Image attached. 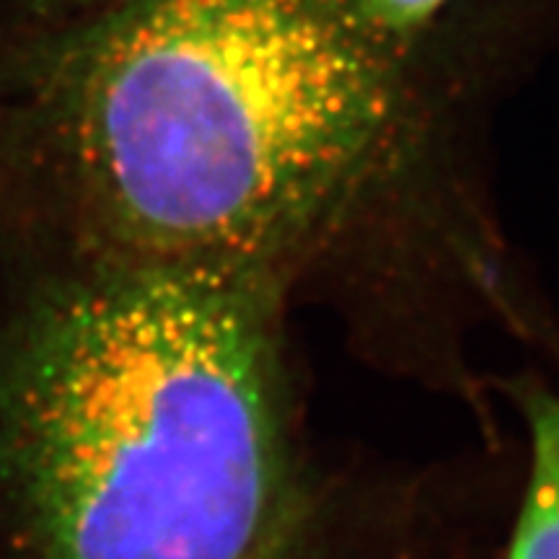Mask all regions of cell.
Instances as JSON below:
<instances>
[{
	"label": "cell",
	"mask_w": 559,
	"mask_h": 559,
	"mask_svg": "<svg viewBox=\"0 0 559 559\" xmlns=\"http://www.w3.org/2000/svg\"><path fill=\"white\" fill-rule=\"evenodd\" d=\"M47 151L104 260L275 272L402 120L330 0H128L50 81Z\"/></svg>",
	"instance_id": "2"
},
{
	"label": "cell",
	"mask_w": 559,
	"mask_h": 559,
	"mask_svg": "<svg viewBox=\"0 0 559 559\" xmlns=\"http://www.w3.org/2000/svg\"><path fill=\"white\" fill-rule=\"evenodd\" d=\"M528 481L510 536L508 559H559V400L531 394Z\"/></svg>",
	"instance_id": "3"
},
{
	"label": "cell",
	"mask_w": 559,
	"mask_h": 559,
	"mask_svg": "<svg viewBox=\"0 0 559 559\" xmlns=\"http://www.w3.org/2000/svg\"><path fill=\"white\" fill-rule=\"evenodd\" d=\"M288 466L275 272L104 260L0 345L16 559H272Z\"/></svg>",
	"instance_id": "1"
},
{
	"label": "cell",
	"mask_w": 559,
	"mask_h": 559,
	"mask_svg": "<svg viewBox=\"0 0 559 559\" xmlns=\"http://www.w3.org/2000/svg\"><path fill=\"white\" fill-rule=\"evenodd\" d=\"M445 0H355V26L381 34H409L436 13Z\"/></svg>",
	"instance_id": "4"
}]
</instances>
